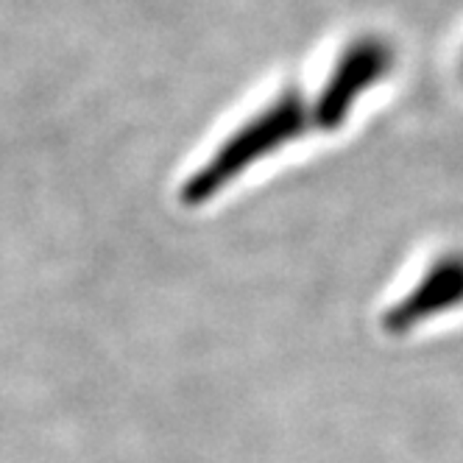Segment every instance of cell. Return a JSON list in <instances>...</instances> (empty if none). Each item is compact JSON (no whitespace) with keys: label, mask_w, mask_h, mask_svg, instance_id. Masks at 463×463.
<instances>
[{"label":"cell","mask_w":463,"mask_h":463,"mask_svg":"<svg viewBox=\"0 0 463 463\" xmlns=\"http://www.w3.org/2000/svg\"><path fill=\"white\" fill-rule=\"evenodd\" d=\"M305 128V107L299 95L288 92L269 104L260 115H254L241 131H235L215 156L195 171V176L184 184L187 204H204L218 190H223L232 179H238L251 162L271 154L274 148L285 146Z\"/></svg>","instance_id":"6da1fadb"},{"label":"cell","mask_w":463,"mask_h":463,"mask_svg":"<svg viewBox=\"0 0 463 463\" xmlns=\"http://www.w3.org/2000/svg\"><path fill=\"white\" fill-rule=\"evenodd\" d=\"M391 68V48L383 40H357L346 53L338 59L333 76L324 84V92L316 104V120L321 128L335 131L346 115L352 112V104L366 92L372 84H377Z\"/></svg>","instance_id":"7a4b0ae2"},{"label":"cell","mask_w":463,"mask_h":463,"mask_svg":"<svg viewBox=\"0 0 463 463\" xmlns=\"http://www.w3.org/2000/svg\"><path fill=\"white\" fill-rule=\"evenodd\" d=\"M458 305H463V257H447L421 277L402 302L385 313L383 324L391 335H405L408 329Z\"/></svg>","instance_id":"3957f363"}]
</instances>
